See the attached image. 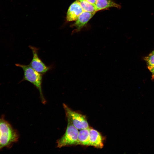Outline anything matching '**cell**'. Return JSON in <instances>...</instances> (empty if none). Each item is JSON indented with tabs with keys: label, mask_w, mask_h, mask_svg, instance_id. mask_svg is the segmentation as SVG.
<instances>
[{
	"label": "cell",
	"mask_w": 154,
	"mask_h": 154,
	"mask_svg": "<svg viewBox=\"0 0 154 154\" xmlns=\"http://www.w3.org/2000/svg\"><path fill=\"white\" fill-rule=\"evenodd\" d=\"M78 0H76L69 6L67 13L66 20L68 22L75 21L83 11Z\"/></svg>",
	"instance_id": "obj_6"
},
{
	"label": "cell",
	"mask_w": 154,
	"mask_h": 154,
	"mask_svg": "<svg viewBox=\"0 0 154 154\" xmlns=\"http://www.w3.org/2000/svg\"><path fill=\"white\" fill-rule=\"evenodd\" d=\"M95 13L84 11L72 25V27L75 28L74 32L80 31L86 26Z\"/></svg>",
	"instance_id": "obj_7"
},
{
	"label": "cell",
	"mask_w": 154,
	"mask_h": 154,
	"mask_svg": "<svg viewBox=\"0 0 154 154\" xmlns=\"http://www.w3.org/2000/svg\"><path fill=\"white\" fill-rule=\"evenodd\" d=\"M67 120L70 121L78 129L81 130L89 127L86 116L74 111L65 104H63Z\"/></svg>",
	"instance_id": "obj_4"
},
{
	"label": "cell",
	"mask_w": 154,
	"mask_h": 154,
	"mask_svg": "<svg viewBox=\"0 0 154 154\" xmlns=\"http://www.w3.org/2000/svg\"><path fill=\"white\" fill-rule=\"evenodd\" d=\"M90 137L89 127L80 130L79 131L77 145L89 146Z\"/></svg>",
	"instance_id": "obj_10"
},
{
	"label": "cell",
	"mask_w": 154,
	"mask_h": 154,
	"mask_svg": "<svg viewBox=\"0 0 154 154\" xmlns=\"http://www.w3.org/2000/svg\"><path fill=\"white\" fill-rule=\"evenodd\" d=\"M67 122L65 133L57 141V147L58 148L77 145L79 133L78 129L68 120Z\"/></svg>",
	"instance_id": "obj_3"
},
{
	"label": "cell",
	"mask_w": 154,
	"mask_h": 154,
	"mask_svg": "<svg viewBox=\"0 0 154 154\" xmlns=\"http://www.w3.org/2000/svg\"><path fill=\"white\" fill-rule=\"evenodd\" d=\"M89 2L94 5V6L95 4L96 0H87Z\"/></svg>",
	"instance_id": "obj_14"
},
{
	"label": "cell",
	"mask_w": 154,
	"mask_h": 154,
	"mask_svg": "<svg viewBox=\"0 0 154 154\" xmlns=\"http://www.w3.org/2000/svg\"><path fill=\"white\" fill-rule=\"evenodd\" d=\"M89 131V146L102 148L104 145V139L101 134L96 130L90 127Z\"/></svg>",
	"instance_id": "obj_8"
},
{
	"label": "cell",
	"mask_w": 154,
	"mask_h": 154,
	"mask_svg": "<svg viewBox=\"0 0 154 154\" xmlns=\"http://www.w3.org/2000/svg\"><path fill=\"white\" fill-rule=\"evenodd\" d=\"M15 65L21 68L23 71V78L20 83L23 81H27L33 84L38 90L42 101L43 102H45V99L42 89V74L35 71L29 65L16 64Z\"/></svg>",
	"instance_id": "obj_2"
},
{
	"label": "cell",
	"mask_w": 154,
	"mask_h": 154,
	"mask_svg": "<svg viewBox=\"0 0 154 154\" xmlns=\"http://www.w3.org/2000/svg\"><path fill=\"white\" fill-rule=\"evenodd\" d=\"M29 47L33 54V58L29 65L38 72L42 74H45L49 70L50 67L46 66L39 57L38 48L31 46H29Z\"/></svg>",
	"instance_id": "obj_5"
},
{
	"label": "cell",
	"mask_w": 154,
	"mask_h": 154,
	"mask_svg": "<svg viewBox=\"0 0 154 154\" xmlns=\"http://www.w3.org/2000/svg\"><path fill=\"white\" fill-rule=\"evenodd\" d=\"M18 138L17 132L3 117H0V150L10 147Z\"/></svg>",
	"instance_id": "obj_1"
},
{
	"label": "cell",
	"mask_w": 154,
	"mask_h": 154,
	"mask_svg": "<svg viewBox=\"0 0 154 154\" xmlns=\"http://www.w3.org/2000/svg\"><path fill=\"white\" fill-rule=\"evenodd\" d=\"M150 53L152 54H154V50L151 52Z\"/></svg>",
	"instance_id": "obj_15"
},
{
	"label": "cell",
	"mask_w": 154,
	"mask_h": 154,
	"mask_svg": "<svg viewBox=\"0 0 154 154\" xmlns=\"http://www.w3.org/2000/svg\"><path fill=\"white\" fill-rule=\"evenodd\" d=\"M95 7L96 12L111 7L120 9L121 6L112 0H96Z\"/></svg>",
	"instance_id": "obj_9"
},
{
	"label": "cell",
	"mask_w": 154,
	"mask_h": 154,
	"mask_svg": "<svg viewBox=\"0 0 154 154\" xmlns=\"http://www.w3.org/2000/svg\"><path fill=\"white\" fill-rule=\"evenodd\" d=\"M149 70L152 74V79H154V66Z\"/></svg>",
	"instance_id": "obj_13"
},
{
	"label": "cell",
	"mask_w": 154,
	"mask_h": 154,
	"mask_svg": "<svg viewBox=\"0 0 154 154\" xmlns=\"http://www.w3.org/2000/svg\"><path fill=\"white\" fill-rule=\"evenodd\" d=\"M144 59L146 62L147 68L149 70L154 66V54H149L145 57Z\"/></svg>",
	"instance_id": "obj_12"
},
{
	"label": "cell",
	"mask_w": 154,
	"mask_h": 154,
	"mask_svg": "<svg viewBox=\"0 0 154 154\" xmlns=\"http://www.w3.org/2000/svg\"><path fill=\"white\" fill-rule=\"evenodd\" d=\"M83 10L84 11L96 13L95 6L87 0H78Z\"/></svg>",
	"instance_id": "obj_11"
}]
</instances>
